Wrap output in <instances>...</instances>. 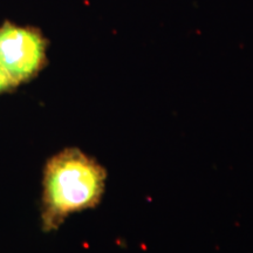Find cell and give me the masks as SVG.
Listing matches in <instances>:
<instances>
[{"label":"cell","instance_id":"6da1fadb","mask_svg":"<svg viewBox=\"0 0 253 253\" xmlns=\"http://www.w3.org/2000/svg\"><path fill=\"white\" fill-rule=\"evenodd\" d=\"M106 182V169L78 148H67L50 157L42 178V230H58L71 214L97 207Z\"/></svg>","mask_w":253,"mask_h":253},{"label":"cell","instance_id":"7a4b0ae2","mask_svg":"<svg viewBox=\"0 0 253 253\" xmlns=\"http://www.w3.org/2000/svg\"><path fill=\"white\" fill-rule=\"evenodd\" d=\"M47 41L36 28L9 21L0 26V66L15 86L30 81L46 65Z\"/></svg>","mask_w":253,"mask_h":253},{"label":"cell","instance_id":"3957f363","mask_svg":"<svg viewBox=\"0 0 253 253\" xmlns=\"http://www.w3.org/2000/svg\"><path fill=\"white\" fill-rule=\"evenodd\" d=\"M14 87H17V86H15V84H13V81L9 79L7 73H6L4 69H2L1 66H0V94L13 89Z\"/></svg>","mask_w":253,"mask_h":253}]
</instances>
